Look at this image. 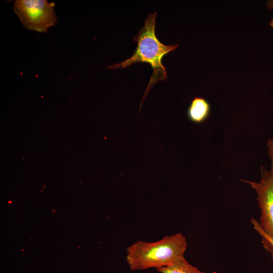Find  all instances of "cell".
<instances>
[{
	"label": "cell",
	"instance_id": "obj_1",
	"mask_svg": "<svg viewBox=\"0 0 273 273\" xmlns=\"http://www.w3.org/2000/svg\"><path fill=\"white\" fill-rule=\"evenodd\" d=\"M157 13L150 14L145 20L144 25L139 31L133 40L137 43L133 55L125 61L107 67L108 69L125 68L138 63L150 65L153 72L140 105V111L147 94L158 81L167 78L165 67L162 62V58L169 52L175 50L178 44L165 45L157 37L155 34V20Z\"/></svg>",
	"mask_w": 273,
	"mask_h": 273
},
{
	"label": "cell",
	"instance_id": "obj_2",
	"mask_svg": "<svg viewBox=\"0 0 273 273\" xmlns=\"http://www.w3.org/2000/svg\"><path fill=\"white\" fill-rule=\"evenodd\" d=\"M186 238L181 233L165 236L161 240L148 242L139 241L126 249V262L131 270L156 269L170 265L184 256Z\"/></svg>",
	"mask_w": 273,
	"mask_h": 273
},
{
	"label": "cell",
	"instance_id": "obj_3",
	"mask_svg": "<svg viewBox=\"0 0 273 273\" xmlns=\"http://www.w3.org/2000/svg\"><path fill=\"white\" fill-rule=\"evenodd\" d=\"M54 3L46 0H16L14 12L25 28L39 32H46L57 21Z\"/></svg>",
	"mask_w": 273,
	"mask_h": 273
},
{
	"label": "cell",
	"instance_id": "obj_4",
	"mask_svg": "<svg viewBox=\"0 0 273 273\" xmlns=\"http://www.w3.org/2000/svg\"><path fill=\"white\" fill-rule=\"evenodd\" d=\"M261 180H242L249 184L257 193V201L260 211L259 224L262 230L273 239V162L270 170L261 166Z\"/></svg>",
	"mask_w": 273,
	"mask_h": 273
},
{
	"label": "cell",
	"instance_id": "obj_5",
	"mask_svg": "<svg viewBox=\"0 0 273 273\" xmlns=\"http://www.w3.org/2000/svg\"><path fill=\"white\" fill-rule=\"evenodd\" d=\"M210 111L211 106L207 100L202 97H195L187 109V116L192 122L201 124L208 118Z\"/></svg>",
	"mask_w": 273,
	"mask_h": 273
},
{
	"label": "cell",
	"instance_id": "obj_6",
	"mask_svg": "<svg viewBox=\"0 0 273 273\" xmlns=\"http://www.w3.org/2000/svg\"><path fill=\"white\" fill-rule=\"evenodd\" d=\"M161 273H205L192 265L182 257L168 266L157 269Z\"/></svg>",
	"mask_w": 273,
	"mask_h": 273
},
{
	"label": "cell",
	"instance_id": "obj_7",
	"mask_svg": "<svg viewBox=\"0 0 273 273\" xmlns=\"http://www.w3.org/2000/svg\"><path fill=\"white\" fill-rule=\"evenodd\" d=\"M251 222L253 226L254 229L261 237V243L263 248L271 255V257L273 259V239L262 230L258 221L255 219L251 217Z\"/></svg>",
	"mask_w": 273,
	"mask_h": 273
},
{
	"label": "cell",
	"instance_id": "obj_8",
	"mask_svg": "<svg viewBox=\"0 0 273 273\" xmlns=\"http://www.w3.org/2000/svg\"><path fill=\"white\" fill-rule=\"evenodd\" d=\"M268 148V153L269 156L273 162V139H270L267 143Z\"/></svg>",
	"mask_w": 273,
	"mask_h": 273
},
{
	"label": "cell",
	"instance_id": "obj_9",
	"mask_svg": "<svg viewBox=\"0 0 273 273\" xmlns=\"http://www.w3.org/2000/svg\"><path fill=\"white\" fill-rule=\"evenodd\" d=\"M266 6L268 9L273 11V0L268 1Z\"/></svg>",
	"mask_w": 273,
	"mask_h": 273
},
{
	"label": "cell",
	"instance_id": "obj_10",
	"mask_svg": "<svg viewBox=\"0 0 273 273\" xmlns=\"http://www.w3.org/2000/svg\"><path fill=\"white\" fill-rule=\"evenodd\" d=\"M269 24L270 25V26H271L273 28V18L269 22Z\"/></svg>",
	"mask_w": 273,
	"mask_h": 273
}]
</instances>
